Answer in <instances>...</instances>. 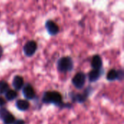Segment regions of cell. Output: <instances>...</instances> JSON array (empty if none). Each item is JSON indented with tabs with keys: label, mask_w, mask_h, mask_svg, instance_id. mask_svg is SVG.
Returning <instances> with one entry per match:
<instances>
[{
	"label": "cell",
	"mask_w": 124,
	"mask_h": 124,
	"mask_svg": "<svg viewBox=\"0 0 124 124\" xmlns=\"http://www.w3.org/2000/svg\"><path fill=\"white\" fill-rule=\"evenodd\" d=\"M42 102L45 104H54L59 107H65L67 105L62 103V95L58 92H46L42 97Z\"/></svg>",
	"instance_id": "6da1fadb"
},
{
	"label": "cell",
	"mask_w": 124,
	"mask_h": 124,
	"mask_svg": "<svg viewBox=\"0 0 124 124\" xmlns=\"http://www.w3.org/2000/svg\"><path fill=\"white\" fill-rule=\"evenodd\" d=\"M73 68V60L70 57H62L57 61V69L62 73L70 71Z\"/></svg>",
	"instance_id": "7a4b0ae2"
},
{
	"label": "cell",
	"mask_w": 124,
	"mask_h": 124,
	"mask_svg": "<svg viewBox=\"0 0 124 124\" xmlns=\"http://www.w3.org/2000/svg\"><path fill=\"white\" fill-rule=\"evenodd\" d=\"M86 82V75L82 73L79 72L76 73L72 79V83L77 89H82Z\"/></svg>",
	"instance_id": "3957f363"
},
{
	"label": "cell",
	"mask_w": 124,
	"mask_h": 124,
	"mask_svg": "<svg viewBox=\"0 0 124 124\" xmlns=\"http://www.w3.org/2000/svg\"><path fill=\"white\" fill-rule=\"evenodd\" d=\"M36 49H37V44L34 41H28L23 46L24 54L28 57L33 56L35 54Z\"/></svg>",
	"instance_id": "277c9868"
},
{
	"label": "cell",
	"mask_w": 124,
	"mask_h": 124,
	"mask_svg": "<svg viewBox=\"0 0 124 124\" xmlns=\"http://www.w3.org/2000/svg\"><path fill=\"white\" fill-rule=\"evenodd\" d=\"M0 117L4 124H13L15 119L12 113H10L6 108H0Z\"/></svg>",
	"instance_id": "5b68a950"
},
{
	"label": "cell",
	"mask_w": 124,
	"mask_h": 124,
	"mask_svg": "<svg viewBox=\"0 0 124 124\" xmlns=\"http://www.w3.org/2000/svg\"><path fill=\"white\" fill-rule=\"evenodd\" d=\"M45 27H46L48 33L52 36H54V35L57 34L60 31L59 26L57 25L56 23H54V21H52L51 20H49L46 22Z\"/></svg>",
	"instance_id": "8992f818"
},
{
	"label": "cell",
	"mask_w": 124,
	"mask_h": 124,
	"mask_svg": "<svg viewBox=\"0 0 124 124\" xmlns=\"http://www.w3.org/2000/svg\"><path fill=\"white\" fill-rule=\"evenodd\" d=\"M23 96L26 100H33L36 97V92L33 86L30 84H27L23 89Z\"/></svg>",
	"instance_id": "52a82bcc"
},
{
	"label": "cell",
	"mask_w": 124,
	"mask_h": 124,
	"mask_svg": "<svg viewBox=\"0 0 124 124\" xmlns=\"http://www.w3.org/2000/svg\"><path fill=\"white\" fill-rule=\"evenodd\" d=\"M24 85L23 78L20 76H15L12 81V86L15 90H20Z\"/></svg>",
	"instance_id": "ba28073f"
},
{
	"label": "cell",
	"mask_w": 124,
	"mask_h": 124,
	"mask_svg": "<svg viewBox=\"0 0 124 124\" xmlns=\"http://www.w3.org/2000/svg\"><path fill=\"white\" fill-rule=\"evenodd\" d=\"M102 76L101 69L100 70H92L88 73V78L90 82L97 81Z\"/></svg>",
	"instance_id": "9c48e42d"
},
{
	"label": "cell",
	"mask_w": 124,
	"mask_h": 124,
	"mask_svg": "<svg viewBox=\"0 0 124 124\" xmlns=\"http://www.w3.org/2000/svg\"><path fill=\"white\" fill-rule=\"evenodd\" d=\"M102 61L99 55H94L92 60V67L93 68V70H100L102 68Z\"/></svg>",
	"instance_id": "30bf717a"
},
{
	"label": "cell",
	"mask_w": 124,
	"mask_h": 124,
	"mask_svg": "<svg viewBox=\"0 0 124 124\" xmlns=\"http://www.w3.org/2000/svg\"><path fill=\"white\" fill-rule=\"evenodd\" d=\"M17 108L21 111H25V110H27L29 107H30V104L29 102L25 100H19L16 102V104H15Z\"/></svg>",
	"instance_id": "8fae6325"
},
{
	"label": "cell",
	"mask_w": 124,
	"mask_h": 124,
	"mask_svg": "<svg viewBox=\"0 0 124 124\" xmlns=\"http://www.w3.org/2000/svg\"><path fill=\"white\" fill-rule=\"evenodd\" d=\"M17 97V93L15 90L9 89L5 93V97H6L7 100H8V101H12L15 99H16Z\"/></svg>",
	"instance_id": "7c38bea8"
},
{
	"label": "cell",
	"mask_w": 124,
	"mask_h": 124,
	"mask_svg": "<svg viewBox=\"0 0 124 124\" xmlns=\"http://www.w3.org/2000/svg\"><path fill=\"white\" fill-rule=\"evenodd\" d=\"M118 72L115 69H112L108 72L107 75V79L110 81H113L118 79Z\"/></svg>",
	"instance_id": "4fadbf2b"
},
{
	"label": "cell",
	"mask_w": 124,
	"mask_h": 124,
	"mask_svg": "<svg viewBox=\"0 0 124 124\" xmlns=\"http://www.w3.org/2000/svg\"><path fill=\"white\" fill-rule=\"evenodd\" d=\"M89 92H87V89H86V92L84 94H76V95H75L74 97H73V100L78 102H81V103L84 102L86 100V98H87V97L89 95Z\"/></svg>",
	"instance_id": "5bb4252c"
},
{
	"label": "cell",
	"mask_w": 124,
	"mask_h": 124,
	"mask_svg": "<svg viewBox=\"0 0 124 124\" xmlns=\"http://www.w3.org/2000/svg\"><path fill=\"white\" fill-rule=\"evenodd\" d=\"M9 90V84L4 81H0V94H5Z\"/></svg>",
	"instance_id": "9a60e30c"
},
{
	"label": "cell",
	"mask_w": 124,
	"mask_h": 124,
	"mask_svg": "<svg viewBox=\"0 0 124 124\" xmlns=\"http://www.w3.org/2000/svg\"><path fill=\"white\" fill-rule=\"evenodd\" d=\"M5 104H6L5 100L3 99L2 97H0V108H1V107H3Z\"/></svg>",
	"instance_id": "2e32d148"
},
{
	"label": "cell",
	"mask_w": 124,
	"mask_h": 124,
	"mask_svg": "<svg viewBox=\"0 0 124 124\" xmlns=\"http://www.w3.org/2000/svg\"><path fill=\"white\" fill-rule=\"evenodd\" d=\"M13 124H25V121L23 120H16Z\"/></svg>",
	"instance_id": "e0dca14e"
},
{
	"label": "cell",
	"mask_w": 124,
	"mask_h": 124,
	"mask_svg": "<svg viewBox=\"0 0 124 124\" xmlns=\"http://www.w3.org/2000/svg\"><path fill=\"white\" fill-rule=\"evenodd\" d=\"M2 53H3V49H2L1 46H0V59H1V57L2 56Z\"/></svg>",
	"instance_id": "ac0fdd59"
}]
</instances>
